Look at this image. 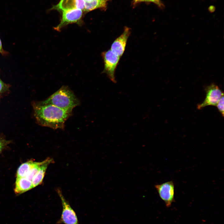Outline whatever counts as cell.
I'll use <instances>...</instances> for the list:
<instances>
[{
	"instance_id": "7",
	"label": "cell",
	"mask_w": 224,
	"mask_h": 224,
	"mask_svg": "<svg viewBox=\"0 0 224 224\" xmlns=\"http://www.w3.org/2000/svg\"><path fill=\"white\" fill-rule=\"evenodd\" d=\"M155 187L167 207H169L174 200L175 186L173 181H170L156 184Z\"/></svg>"
},
{
	"instance_id": "6",
	"label": "cell",
	"mask_w": 224,
	"mask_h": 224,
	"mask_svg": "<svg viewBox=\"0 0 224 224\" xmlns=\"http://www.w3.org/2000/svg\"><path fill=\"white\" fill-rule=\"evenodd\" d=\"M82 15V10L77 8L63 11L60 22L55 27L54 30L59 31L64 26L73 23L80 25Z\"/></svg>"
},
{
	"instance_id": "8",
	"label": "cell",
	"mask_w": 224,
	"mask_h": 224,
	"mask_svg": "<svg viewBox=\"0 0 224 224\" xmlns=\"http://www.w3.org/2000/svg\"><path fill=\"white\" fill-rule=\"evenodd\" d=\"M130 33V29L127 27H125L122 33L114 40L111 45L110 49L120 58L124 52Z\"/></svg>"
},
{
	"instance_id": "20",
	"label": "cell",
	"mask_w": 224,
	"mask_h": 224,
	"mask_svg": "<svg viewBox=\"0 0 224 224\" xmlns=\"http://www.w3.org/2000/svg\"><path fill=\"white\" fill-rule=\"evenodd\" d=\"M4 145L3 142L0 140V152L2 150Z\"/></svg>"
},
{
	"instance_id": "5",
	"label": "cell",
	"mask_w": 224,
	"mask_h": 224,
	"mask_svg": "<svg viewBox=\"0 0 224 224\" xmlns=\"http://www.w3.org/2000/svg\"><path fill=\"white\" fill-rule=\"evenodd\" d=\"M58 194L61 198L63 210L61 217L58 221V224H78L76 213L62 194L59 189Z\"/></svg>"
},
{
	"instance_id": "1",
	"label": "cell",
	"mask_w": 224,
	"mask_h": 224,
	"mask_svg": "<svg viewBox=\"0 0 224 224\" xmlns=\"http://www.w3.org/2000/svg\"><path fill=\"white\" fill-rule=\"evenodd\" d=\"M34 114L40 125L54 129H63L65 123L72 111L62 109L51 105H33Z\"/></svg>"
},
{
	"instance_id": "14",
	"label": "cell",
	"mask_w": 224,
	"mask_h": 224,
	"mask_svg": "<svg viewBox=\"0 0 224 224\" xmlns=\"http://www.w3.org/2000/svg\"><path fill=\"white\" fill-rule=\"evenodd\" d=\"M42 163V161L41 162H35L33 166L25 177L32 181L37 173Z\"/></svg>"
},
{
	"instance_id": "21",
	"label": "cell",
	"mask_w": 224,
	"mask_h": 224,
	"mask_svg": "<svg viewBox=\"0 0 224 224\" xmlns=\"http://www.w3.org/2000/svg\"><path fill=\"white\" fill-rule=\"evenodd\" d=\"M86 1V2H90L91 1L93 0H84Z\"/></svg>"
},
{
	"instance_id": "18",
	"label": "cell",
	"mask_w": 224,
	"mask_h": 224,
	"mask_svg": "<svg viewBox=\"0 0 224 224\" xmlns=\"http://www.w3.org/2000/svg\"><path fill=\"white\" fill-rule=\"evenodd\" d=\"M0 54L2 55H5L7 54V52L5 51L3 49L2 42L0 38Z\"/></svg>"
},
{
	"instance_id": "13",
	"label": "cell",
	"mask_w": 224,
	"mask_h": 224,
	"mask_svg": "<svg viewBox=\"0 0 224 224\" xmlns=\"http://www.w3.org/2000/svg\"><path fill=\"white\" fill-rule=\"evenodd\" d=\"M35 162L29 161L22 164L18 169L17 178L25 177L33 166Z\"/></svg>"
},
{
	"instance_id": "9",
	"label": "cell",
	"mask_w": 224,
	"mask_h": 224,
	"mask_svg": "<svg viewBox=\"0 0 224 224\" xmlns=\"http://www.w3.org/2000/svg\"><path fill=\"white\" fill-rule=\"evenodd\" d=\"M52 160V159L48 158L42 161L37 173L32 181L33 188L42 182L47 167Z\"/></svg>"
},
{
	"instance_id": "12",
	"label": "cell",
	"mask_w": 224,
	"mask_h": 224,
	"mask_svg": "<svg viewBox=\"0 0 224 224\" xmlns=\"http://www.w3.org/2000/svg\"><path fill=\"white\" fill-rule=\"evenodd\" d=\"M108 0H93L90 2H85L84 10L88 12L99 8H104Z\"/></svg>"
},
{
	"instance_id": "11",
	"label": "cell",
	"mask_w": 224,
	"mask_h": 224,
	"mask_svg": "<svg viewBox=\"0 0 224 224\" xmlns=\"http://www.w3.org/2000/svg\"><path fill=\"white\" fill-rule=\"evenodd\" d=\"M77 0H61L53 8L63 12L77 8Z\"/></svg>"
},
{
	"instance_id": "17",
	"label": "cell",
	"mask_w": 224,
	"mask_h": 224,
	"mask_svg": "<svg viewBox=\"0 0 224 224\" xmlns=\"http://www.w3.org/2000/svg\"><path fill=\"white\" fill-rule=\"evenodd\" d=\"M77 8L84 10L85 2L84 0H77Z\"/></svg>"
},
{
	"instance_id": "15",
	"label": "cell",
	"mask_w": 224,
	"mask_h": 224,
	"mask_svg": "<svg viewBox=\"0 0 224 224\" xmlns=\"http://www.w3.org/2000/svg\"><path fill=\"white\" fill-rule=\"evenodd\" d=\"M224 98L223 95L221 97L216 105L223 117L224 116Z\"/></svg>"
},
{
	"instance_id": "19",
	"label": "cell",
	"mask_w": 224,
	"mask_h": 224,
	"mask_svg": "<svg viewBox=\"0 0 224 224\" xmlns=\"http://www.w3.org/2000/svg\"><path fill=\"white\" fill-rule=\"evenodd\" d=\"M144 1L152 2L157 4L160 6L161 5V4L160 2V0H144Z\"/></svg>"
},
{
	"instance_id": "22",
	"label": "cell",
	"mask_w": 224,
	"mask_h": 224,
	"mask_svg": "<svg viewBox=\"0 0 224 224\" xmlns=\"http://www.w3.org/2000/svg\"><path fill=\"white\" fill-rule=\"evenodd\" d=\"M136 1H144V0H135Z\"/></svg>"
},
{
	"instance_id": "4",
	"label": "cell",
	"mask_w": 224,
	"mask_h": 224,
	"mask_svg": "<svg viewBox=\"0 0 224 224\" xmlns=\"http://www.w3.org/2000/svg\"><path fill=\"white\" fill-rule=\"evenodd\" d=\"M205 90V98L202 103L198 105V110L207 106H216L221 97L224 95L223 92L219 87L214 83L206 86Z\"/></svg>"
},
{
	"instance_id": "2",
	"label": "cell",
	"mask_w": 224,
	"mask_h": 224,
	"mask_svg": "<svg viewBox=\"0 0 224 224\" xmlns=\"http://www.w3.org/2000/svg\"><path fill=\"white\" fill-rule=\"evenodd\" d=\"M36 103L41 105H53L72 111L79 104L80 102L72 91L67 86H63L45 100Z\"/></svg>"
},
{
	"instance_id": "10",
	"label": "cell",
	"mask_w": 224,
	"mask_h": 224,
	"mask_svg": "<svg viewBox=\"0 0 224 224\" xmlns=\"http://www.w3.org/2000/svg\"><path fill=\"white\" fill-rule=\"evenodd\" d=\"M15 191L19 194L25 192L33 188L32 181L25 177L17 178Z\"/></svg>"
},
{
	"instance_id": "16",
	"label": "cell",
	"mask_w": 224,
	"mask_h": 224,
	"mask_svg": "<svg viewBox=\"0 0 224 224\" xmlns=\"http://www.w3.org/2000/svg\"><path fill=\"white\" fill-rule=\"evenodd\" d=\"M8 88V85L4 83L0 78V94L6 91Z\"/></svg>"
},
{
	"instance_id": "3",
	"label": "cell",
	"mask_w": 224,
	"mask_h": 224,
	"mask_svg": "<svg viewBox=\"0 0 224 224\" xmlns=\"http://www.w3.org/2000/svg\"><path fill=\"white\" fill-rule=\"evenodd\" d=\"M101 55L104 63L103 73L106 74L113 82L116 83L115 71L120 57L115 54L110 49L102 52Z\"/></svg>"
}]
</instances>
